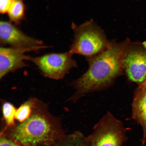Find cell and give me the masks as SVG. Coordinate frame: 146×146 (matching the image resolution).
<instances>
[{"label":"cell","instance_id":"cell-4","mask_svg":"<svg viewBox=\"0 0 146 146\" xmlns=\"http://www.w3.org/2000/svg\"><path fill=\"white\" fill-rule=\"evenodd\" d=\"M125 134L122 122L108 112L87 138L89 146H122L126 139Z\"/></svg>","mask_w":146,"mask_h":146},{"label":"cell","instance_id":"cell-7","mask_svg":"<svg viewBox=\"0 0 146 146\" xmlns=\"http://www.w3.org/2000/svg\"><path fill=\"white\" fill-rule=\"evenodd\" d=\"M46 46L30 47H1L0 48V78L2 79L9 73L27 66L25 61L31 57L25 55L27 52L46 48Z\"/></svg>","mask_w":146,"mask_h":146},{"label":"cell","instance_id":"cell-11","mask_svg":"<svg viewBox=\"0 0 146 146\" xmlns=\"http://www.w3.org/2000/svg\"><path fill=\"white\" fill-rule=\"evenodd\" d=\"M36 100L31 98L20 106L16 110L15 119L21 123L30 118L33 111Z\"/></svg>","mask_w":146,"mask_h":146},{"label":"cell","instance_id":"cell-5","mask_svg":"<svg viewBox=\"0 0 146 146\" xmlns=\"http://www.w3.org/2000/svg\"><path fill=\"white\" fill-rule=\"evenodd\" d=\"M69 52L50 53L36 57H31L29 61L38 67L44 76L52 79L63 78L77 64Z\"/></svg>","mask_w":146,"mask_h":146},{"label":"cell","instance_id":"cell-2","mask_svg":"<svg viewBox=\"0 0 146 146\" xmlns=\"http://www.w3.org/2000/svg\"><path fill=\"white\" fill-rule=\"evenodd\" d=\"M48 106L36 100L31 116L15 129L12 137L23 146H37L52 141L54 130Z\"/></svg>","mask_w":146,"mask_h":146},{"label":"cell","instance_id":"cell-10","mask_svg":"<svg viewBox=\"0 0 146 146\" xmlns=\"http://www.w3.org/2000/svg\"><path fill=\"white\" fill-rule=\"evenodd\" d=\"M25 6L24 0H13L8 13L11 21L19 24L24 19Z\"/></svg>","mask_w":146,"mask_h":146},{"label":"cell","instance_id":"cell-8","mask_svg":"<svg viewBox=\"0 0 146 146\" xmlns=\"http://www.w3.org/2000/svg\"><path fill=\"white\" fill-rule=\"evenodd\" d=\"M0 42L16 48H30L43 45V42L26 35L10 23H0Z\"/></svg>","mask_w":146,"mask_h":146},{"label":"cell","instance_id":"cell-1","mask_svg":"<svg viewBox=\"0 0 146 146\" xmlns=\"http://www.w3.org/2000/svg\"><path fill=\"white\" fill-rule=\"evenodd\" d=\"M128 39L120 42L110 41L104 50L96 55L87 58L88 69L73 83L76 92L72 97L76 100L88 93L100 90L112 84L123 73L121 55Z\"/></svg>","mask_w":146,"mask_h":146},{"label":"cell","instance_id":"cell-14","mask_svg":"<svg viewBox=\"0 0 146 146\" xmlns=\"http://www.w3.org/2000/svg\"><path fill=\"white\" fill-rule=\"evenodd\" d=\"M13 0H0V13L4 14L8 13Z\"/></svg>","mask_w":146,"mask_h":146},{"label":"cell","instance_id":"cell-15","mask_svg":"<svg viewBox=\"0 0 146 146\" xmlns=\"http://www.w3.org/2000/svg\"><path fill=\"white\" fill-rule=\"evenodd\" d=\"M0 146H20L15 142L7 139L4 137H1L0 140Z\"/></svg>","mask_w":146,"mask_h":146},{"label":"cell","instance_id":"cell-13","mask_svg":"<svg viewBox=\"0 0 146 146\" xmlns=\"http://www.w3.org/2000/svg\"><path fill=\"white\" fill-rule=\"evenodd\" d=\"M68 146H89L87 137L78 133L73 137L72 141Z\"/></svg>","mask_w":146,"mask_h":146},{"label":"cell","instance_id":"cell-3","mask_svg":"<svg viewBox=\"0 0 146 146\" xmlns=\"http://www.w3.org/2000/svg\"><path fill=\"white\" fill-rule=\"evenodd\" d=\"M72 27L74 39L69 52L72 54L92 57L103 52L110 42L103 31L92 20L78 26L72 25Z\"/></svg>","mask_w":146,"mask_h":146},{"label":"cell","instance_id":"cell-6","mask_svg":"<svg viewBox=\"0 0 146 146\" xmlns=\"http://www.w3.org/2000/svg\"><path fill=\"white\" fill-rule=\"evenodd\" d=\"M130 41L121 55L124 73L129 81L140 84L146 80V50Z\"/></svg>","mask_w":146,"mask_h":146},{"label":"cell","instance_id":"cell-9","mask_svg":"<svg viewBox=\"0 0 146 146\" xmlns=\"http://www.w3.org/2000/svg\"><path fill=\"white\" fill-rule=\"evenodd\" d=\"M132 108V117L143 129L142 142L145 143L146 138V87L139 85L135 93Z\"/></svg>","mask_w":146,"mask_h":146},{"label":"cell","instance_id":"cell-16","mask_svg":"<svg viewBox=\"0 0 146 146\" xmlns=\"http://www.w3.org/2000/svg\"><path fill=\"white\" fill-rule=\"evenodd\" d=\"M140 85H141L142 86H143L146 87V80L145 82H143V83L140 84Z\"/></svg>","mask_w":146,"mask_h":146},{"label":"cell","instance_id":"cell-12","mask_svg":"<svg viewBox=\"0 0 146 146\" xmlns=\"http://www.w3.org/2000/svg\"><path fill=\"white\" fill-rule=\"evenodd\" d=\"M17 109L11 103L5 102L2 106L3 118L9 126L15 125V114Z\"/></svg>","mask_w":146,"mask_h":146}]
</instances>
